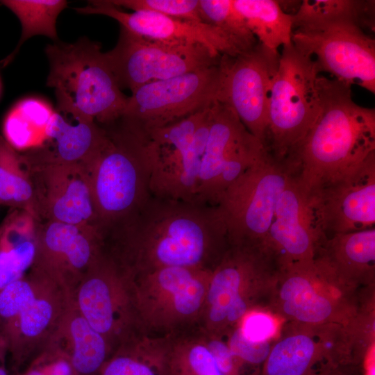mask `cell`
<instances>
[{
	"instance_id": "obj_1",
	"label": "cell",
	"mask_w": 375,
	"mask_h": 375,
	"mask_svg": "<svg viewBox=\"0 0 375 375\" xmlns=\"http://www.w3.org/2000/svg\"><path fill=\"white\" fill-rule=\"evenodd\" d=\"M132 276L163 267L212 269L229 248L217 206L151 196L105 236Z\"/></svg>"
},
{
	"instance_id": "obj_2",
	"label": "cell",
	"mask_w": 375,
	"mask_h": 375,
	"mask_svg": "<svg viewBox=\"0 0 375 375\" xmlns=\"http://www.w3.org/2000/svg\"><path fill=\"white\" fill-rule=\"evenodd\" d=\"M351 87L320 76L319 112L290 158L308 193L340 177L375 151V110L355 103Z\"/></svg>"
},
{
	"instance_id": "obj_3",
	"label": "cell",
	"mask_w": 375,
	"mask_h": 375,
	"mask_svg": "<svg viewBox=\"0 0 375 375\" xmlns=\"http://www.w3.org/2000/svg\"><path fill=\"white\" fill-rule=\"evenodd\" d=\"M49 63L47 85L54 89L58 112L77 122L106 126L119 119L124 95L101 51L86 37L45 47Z\"/></svg>"
},
{
	"instance_id": "obj_4",
	"label": "cell",
	"mask_w": 375,
	"mask_h": 375,
	"mask_svg": "<svg viewBox=\"0 0 375 375\" xmlns=\"http://www.w3.org/2000/svg\"><path fill=\"white\" fill-rule=\"evenodd\" d=\"M103 126L107 140L86 168L97 225L105 234L133 214L151 194L144 128L122 117Z\"/></svg>"
},
{
	"instance_id": "obj_5",
	"label": "cell",
	"mask_w": 375,
	"mask_h": 375,
	"mask_svg": "<svg viewBox=\"0 0 375 375\" xmlns=\"http://www.w3.org/2000/svg\"><path fill=\"white\" fill-rule=\"evenodd\" d=\"M280 268L260 248L229 247L212 269L203 314L202 331L227 336L249 312L267 310Z\"/></svg>"
},
{
	"instance_id": "obj_6",
	"label": "cell",
	"mask_w": 375,
	"mask_h": 375,
	"mask_svg": "<svg viewBox=\"0 0 375 375\" xmlns=\"http://www.w3.org/2000/svg\"><path fill=\"white\" fill-rule=\"evenodd\" d=\"M320 71L314 58L292 43L283 47L268 106L265 150L290 159L320 110Z\"/></svg>"
},
{
	"instance_id": "obj_7",
	"label": "cell",
	"mask_w": 375,
	"mask_h": 375,
	"mask_svg": "<svg viewBox=\"0 0 375 375\" xmlns=\"http://www.w3.org/2000/svg\"><path fill=\"white\" fill-rule=\"evenodd\" d=\"M374 308V294L344 292L311 263L280 270L267 310L287 322L335 324L364 328Z\"/></svg>"
},
{
	"instance_id": "obj_8",
	"label": "cell",
	"mask_w": 375,
	"mask_h": 375,
	"mask_svg": "<svg viewBox=\"0 0 375 375\" xmlns=\"http://www.w3.org/2000/svg\"><path fill=\"white\" fill-rule=\"evenodd\" d=\"M210 109L160 127L143 128L147 136L151 196L197 203Z\"/></svg>"
},
{
	"instance_id": "obj_9",
	"label": "cell",
	"mask_w": 375,
	"mask_h": 375,
	"mask_svg": "<svg viewBox=\"0 0 375 375\" xmlns=\"http://www.w3.org/2000/svg\"><path fill=\"white\" fill-rule=\"evenodd\" d=\"M296 170L292 160L266 151L226 190L217 206L230 247L264 249L279 197Z\"/></svg>"
},
{
	"instance_id": "obj_10",
	"label": "cell",
	"mask_w": 375,
	"mask_h": 375,
	"mask_svg": "<svg viewBox=\"0 0 375 375\" xmlns=\"http://www.w3.org/2000/svg\"><path fill=\"white\" fill-rule=\"evenodd\" d=\"M211 269L170 267L133 276L139 326L168 333L200 322Z\"/></svg>"
},
{
	"instance_id": "obj_11",
	"label": "cell",
	"mask_w": 375,
	"mask_h": 375,
	"mask_svg": "<svg viewBox=\"0 0 375 375\" xmlns=\"http://www.w3.org/2000/svg\"><path fill=\"white\" fill-rule=\"evenodd\" d=\"M258 375H307L325 365H362L367 351L359 329L285 322Z\"/></svg>"
},
{
	"instance_id": "obj_12",
	"label": "cell",
	"mask_w": 375,
	"mask_h": 375,
	"mask_svg": "<svg viewBox=\"0 0 375 375\" xmlns=\"http://www.w3.org/2000/svg\"><path fill=\"white\" fill-rule=\"evenodd\" d=\"M104 56L120 89L131 92L149 83L218 65L222 56L201 44L151 40L121 26L116 45Z\"/></svg>"
},
{
	"instance_id": "obj_13",
	"label": "cell",
	"mask_w": 375,
	"mask_h": 375,
	"mask_svg": "<svg viewBox=\"0 0 375 375\" xmlns=\"http://www.w3.org/2000/svg\"><path fill=\"white\" fill-rule=\"evenodd\" d=\"M262 144L226 104L210 110L207 142L201 165L197 202L217 206L226 190L266 153Z\"/></svg>"
},
{
	"instance_id": "obj_14",
	"label": "cell",
	"mask_w": 375,
	"mask_h": 375,
	"mask_svg": "<svg viewBox=\"0 0 375 375\" xmlns=\"http://www.w3.org/2000/svg\"><path fill=\"white\" fill-rule=\"evenodd\" d=\"M279 59L278 51L258 42L236 56L223 54L219 60L217 101L228 106L264 147L270 91Z\"/></svg>"
},
{
	"instance_id": "obj_15",
	"label": "cell",
	"mask_w": 375,
	"mask_h": 375,
	"mask_svg": "<svg viewBox=\"0 0 375 375\" xmlns=\"http://www.w3.org/2000/svg\"><path fill=\"white\" fill-rule=\"evenodd\" d=\"M219 62L145 84L128 97L121 117L144 128L160 127L209 108L217 101Z\"/></svg>"
},
{
	"instance_id": "obj_16",
	"label": "cell",
	"mask_w": 375,
	"mask_h": 375,
	"mask_svg": "<svg viewBox=\"0 0 375 375\" xmlns=\"http://www.w3.org/2000/svg\"><path fill=\"white\" fill-rule=\"evenodd\" d=\"M293 44L315 60L320 72L375 92V40L353 23H337L312 30H293Z\"/></svg>"
},
{
	"instance_id": "obj_17",
	"label": "cell",
	"mask_w": 375,
	"mask_h": 375,
	"mask_svg": "<svg viewBox=\"0 0 375 375\" xmlns=\"http://www.w3.org/2000/svg\"><path fill=\"white\" fill-rule=\"evenodd\" d=\"M322 239L375 225V151L351 170L308 193Z\"/></svg>"
},
{
	"instance_id": "obj_18",
	"label": "cell",
	"mask_w": 375,
	"mask_h": 375,
	"mask_svg": "<svg viewBox=\"0 0 375 375\" xmlns=\"http://www.w3.org/2000/svg\"><path fill=\"white\" fill-rule=\"evenodd\" d=\"M78 292L81 316L105 339L130 324L138 325L133 276L112 256L101 252Z\"/></svg>"
},
{
	"instance_id": "obj_19",
	"label": "cell",
	"mask_w": 375,
	"mask_h": 375,
	"mask_svg": "<svg viewBox=\"0 0 375 375\" xmlns=\"http://www.w3.org/2000/svg\"><path fill=\"white\" fill-rule=\"evenodd\" d=\"M23 156L34 185L38 222L99 227L86 167L35 162Z\"/></svg>"
},
{
	"instance_id": "obj_20",
	"label": "cell",
	"mask_w": 375,
	"mask_h": 375,
	"mask_svg": "<svg viewBox=\"0 0 375 375\" xmlns=\"http://www.w3.org/2000/svg\"><path fill=\"white\" fill-rule=\"evenodd\" d=\"M321 241L309 195L295 172L279 197L264 249L281 270L312 262Z\"/></svg>"
},
{
	"instance_id": "obj_21",
	"label": "cell",
	"mask_w": 375,
	"mask_h": 375,
	"mask_svg": "<svg viewBox=\"0 0 375 375\" xmlns=\"http://www.w3.org/2000/svg\"><path fill=\"white\" fill-rule=\"evenodd\" d=\"M74 10L80 14L111 17L128 31L146 38L172 43L201 44L218 55L234 56L241 53L220 29L206 22L150 11L126 12L108 0L89 1L88 6Z\"/></svg>"
},
{
	"instance_id": "obj_22",
	"label": "cell",
	"mask_w": 375,
	"mask_h": 375,
	"mask_svg": "<svg viewBox=\"0 0 375 375\" xmlns=\"http://www.w3.org/2000/svg\"><path fill=\"white\" fill-rule=\"evenodd\" d=\"M104 238L95 226L39 222L34 263L42 274L58 278L86 274L101 253Z\"/></svg>"
},
{
	"instance_id": "obj_23",
	"label": "cell",
	"mask_w": 375,
	"mask_h": 375,
	"mask_svg": "<svg viewBox=\"0 0 375 375\" xmlns=\"http://www.w3.org/2000/svg\"><path fill=\"white\" fill-rule=\"evenodd\" d=\"M314 263L348 293L358 294L374 287L375 227L322 240Z\"/></svg>"
},
{
	"instance_id": "obj_24",
	"label": "cell",
	"mask_w": 375,
	"mask_h": 375,
	"mask_svg": "<svg viewBox=\"0 0 375 375\" xmlns=\"http://www.w3.org/2000/svg\"><path fill=\"white\" fill-rule=\"evenodd\" d=\"M107 137L106 128L94 122L70 121L60 112H54L44 142L23 155L31 162L87 167L103 148Z\"/></svg>"
},
{
	"instance_id": "obj_25",
	"label": "cell",
	"mask_w": 375,
	"mask_h": 375,
	"mask_svg": "<svg viewBox=\"0 0 375 375\" xmlns=\"http://www.w3.org/2000/svg\"><path fill=\"white\" fill-rule=\"evenodd\" d=\"M38 221L15 209L0 225V290L22 278L34 263Z\"/></svg>"
},
{
	"instance_id": "obj_26",
	"label": "cell",
	"mask_w": 375,
	"mask_h": 375,
	"mask_svg": "<svg viewBox=\"0 0 375 375\" xmlns=\"http://www.w3.org/2000/svg\"><path fill=\"white\" fill-rule=\"evenodd\" d=\"M374 6L372 0H303L292 15L293 30H312L348 22L365 31H374Z\"/></svg>"
},
{
	"instance_id": "obj_27",
	"label": "cell",
	"mask_w": 375,
	"mask_h": 375,
	"mask_svg": "<svg viewBox=\"0 0 375 375\" xmlns=\"http://www.w3.org/2000/svg\"><path fill=\"white\" fill-rule=\"evenodd\" d=\"M170 338L142 335L110 357L95 375H170Z\"/></svg>"
},
{
	"instance_id": "obj_28",
	"label": "cell",
	"mask_w": 375,
	"mask_h": 375,
	"mask_svg": "<svg viewBox=\"0 0 375 375\" xmlns=\"http://www.w3.org/2000/svg\"><path fill=\"white\" fill-rule=\"evenodd\" d=\"M54 110L38 98L17 102L7 113L2 124L3 137L17 151H28L41 146Z\"/></svg>"
},
{
	"instance_id": "obj_29",
	"label": "cell",
	"mask_w": 375,
	"mask_h": 375,
	"mask_svg": "<svg viewBox=\"0 0 375 375\" xmlns=\"http://www.w3.org/2000/svg\"><path fill=\"white\" fill-rule=\"evenodd\" d=\"M233 4L260 44L278 51L292 42V16L283 10L278 1L233 0Z\"/></svg>"
},
{
	"instance_id": "obj_30",
	"label": "cell",
	"mask_w": 375,
	"mask_h": 375,
	"mask_svg": "<svg viewBox=\"0 0 375 375\" xmlns=\"http://www.w3.org/2000/svg\"><path fill=\"white\" fill-rule=\"evenodd\" d=\"M0 205L26 211L37 220L35 188L22 154L0 134Z\"/></svg>"
},
{
	"instance_id": "obj_31",
	"label": "cell",
	"mask_w": 375,
	"mask_h": 375,
	"mask_svg": "<svg viewBox=\"0 0 375 375\" xmlns=\"http://www.w3.org/2000/svg\"><path fill=\"white\" fill-rule=\"evenodd\" d=\"M1 4L10 10L22 25V35L15 49L3 61L8 65L17 53L19 47L28 38L44 35L58 41L56 24L59 14L67 7L65 0H2Z\"/></svg>"
},
{
	"instance_id": "obj_32",
	"label": "cell",
	"mask_w": 375,
	"mask_h": 375,
	"mask_svg": "<svg viewBox=\"0 0 375 375\" xmlns=\"http://www.w3.org/2000/svg\"><path fill=\"white\" fill-rule=\"evenodd\" d=\"M168 365L170 375H224L202 333L181 338L172 335Z\"/></svg>"
},
{
	"instance_id": "obj_33",
	"label": "cell",
	"mask_w": 375,
	"mask_h": 375,
	"mask_svg": "<svg viewBox=\"0 0 375 375\" xmlns=\"http://www.w3.org/2000/svg\"><path fill=\"white\" fill-rule=\"evenodd\" d=\"M70 332L74 344L70 360L72 374L95 375L110 358L105 338L82 316L72 320Z\"/></svg>"
},
{
	"instance_id": "obj_34",
	"label": "cell",
	"mask_w": 375,
	"mask_h": 375,
	"mask_svg": "<svg viewBox=\"0 0 375 375\" xmlns=\"http://www.w3.org/2000/svg\"><path fill=\"white\" fill-rule=\"evenodd\" d=\"M199 10L203 21L220 29L241 53L258 43L233 0H199Z\"/></svg>"
},
{
	"instance_id": "obj_35",
	"label": "cell",
	"mask_w": 375,
	"mask_h": 375,
	"mask_svg": "<svg viewBox=\"0 0 375 375\" xmlns=\"http://www.w3.org/2000/svg\"><path fill=\"white\" fill-rule=\"evenodd\" d=\"M118 8L133 11H150L166 16L203 22L199 10V0H108Z\"/></svg>"
},
{
	"instance_id": "obj_36",
	"label": "cell",
	"mask_w": 375,
	"mask_h": 375,
	"mask_svg": "<svg viewBox=\"0 0 375 375\" xmlns=\"http://www.w3.org/2000/svg\"><path fill=\"white\" fill-rule=\"evenodd\" d=\"M278 319L267 310L256 309L248 312L234 329L248 341L270 342L279 333Z\"/></svg>"
},
{
	"instance_id": "obj_37",
	"label": "cell",
	"mask_w": 375,
	"mask_h": 375,
	"mask_svg": "<svg viewBox=\"0 0 375 375\" xmlns=\"http://www.w3.org/2000/svg\"><path fill=\"white\" fill-rule=\"evenodd\" d=\"M51 303L43 299L35 298L16 316L2 319H17L20 332L26 337H35L47 327L53 317Z\"/></svg>"
},
{
	"instance_id": "obj_38",
	"label": "cell",
	"mask_w": 375,
	"mask_h": 375,
	"mask_svg": "<svg viewBox=\"0 0 375 375\" xmlns=\"http://www.w3.org/2000/svg\"><path fill=\"white\" fill-rule=\"evenodd\" d=\"M30 283L21 278L0 290V319L16 316L35 299Z\"/></svg>"
},
{
	"instance_id": "obj_39",
	"label": "cell",
	"mask_w": 375,
	"mask_h": 375,
	"mask_svg": "<svg viewBox=\"0 0 375 375\" xmlns=\"http://www.w3.org/2000/svg\"><path fill=\"white\" fill-rule=\"evenodd\" d=\"M226 342L231 352L245 364L259 365L267 358L272 344L270 342H252L243 338L233 329Z\"/></svg>"
},
{
	"instance_id": "obj_40",
	"label": "cell",
	"mask_w": 375,
	"mask_h": 375,
	"mask_svg": "<svg viewBox=\"0 0 375 375\" xmlns=\"http://www.w3.org/2000/svg\"><path fill=\"white\" fill-rule=\"evenodd\" d=\"M205 342L224 375H242V367L246 365L231 352L222 338L201 332Z\"/></svg>"
},
{
	"instance_id": "obj_41",
	"label": "cell",
	"mask_w": 375,
	"mask_h": 375,
	"mask_svg": "<svg viewBox=\"0 0 375 375\" xmlns=\"http://www.w3.org/2000/svg\"><path fill=\"white\" fill-rule=\"evenodd\" d=\"M360 372V367H338L325 365L310 372L307 375H358Z\"/></svg>"
},
{
	"instance_id": "obj_42",
	"label": "cell",
	"mask_w": 375,
	"mask_h": 375,
	"mask_svg": "<svg viewBox=\"0 0 375 375\" xmlns=\"http://www.w3.org/2000/svg\"><path fill=\"white\" fill-rule=\"evenodd\" d=\"M51 375H72L70 364L65 360L58 361L53 366Z\"/></svg>"
},
{
	"instance_id": "obj_43",
	"label": "cell",
	"mask_w": 375,
	"mask_h": 375,
	"mask_svg": "<svg viewBox=\"0 0 375 375\" xmlns=\"http://www.w3.org/2000/svg\"><path fill=\"white\" fill-rule=\"evenodd\" d=\"M0 375H8L7 372L3 367H0Z\"/></svg>"
},
{
	"instance_id": "obj_44",
	"label": "cell",
	"mask_w": 375,
	"mask_h": 375,
	"mask_svg": "<svg viewBox=\"0 0 375 375\" xmlns=\"http://www.w3.org/2000/svg\"><path fill=\"white\" fill-rule=\"evenodd\" d=\"M358 375H362V373L361 372L360 374H359Z\"/></svg>"
}]
</instances>
